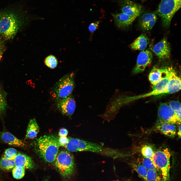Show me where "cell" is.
Instances as JSON below:
<instances>
[{"label":"cell","instance_id":"1","mask_svg":"<svg viewBox=\"0 0 181 181\" xmlns=\"http://www.w3.org/2000/svg\"><path fill=\"white\" fill-rule=\"evenodd\" d=\"M22 10L10 8L0 11V34L6 39L13 38L24 22Z\"/></svg>","mask_w":181,"mask_h":181},{"label":"cell","instance_id":"2","mask_svg":"<svg viewBox=\"0 0 181 181\" xmlns=\"http://www.w3.org/2000/svg\"><path fill=\"white\" fill-rule=\"evenodd\" d=\"M35 145L37 153L44 161L49 163L55 161L60 146L57 137L52 135L41 136Z\"/></svg>","mask_w":181,"mask_h":181},{"label":"cell","instance_id":"3","mask_svg":"<svg viewBox=\"0 0 181 181\" xmlns=\"http://www.w3.org/2000/svg\"><path fill=\"white\" fill-rule=\"evenodd\" d=\"M76 152L86 151L98 153L113 158L120 157L121 151L119 149L109 148L103 145L77 138L73 144Z\"/></svg>","mask_w":181,"mask_h":181},{"label":"cell","instance_id":"4","mask_svg":"<svg viewBox=\"0 0 181 181\" xmlns=\"http://www.w3.org/2000/svg\"><path fill=\"white\" fill-rule=\"evenodd\" d=\"M55 161L56 167L64 178H69L74 173V159L68 151L62 150L58 153Z\"/></svg>","mask_w":181,"mask_h":181},{"label":"cell","instance_id":"5","mask_svg":"<svg viewBox=\"0 0 181 181\" xmlns=\"http://www.w3.org/2000/svg\"><path fill=\"white\" fill-rule=\"evenodd\" d=\"M170 156L168 149L166 148L154 152L151 158L158 171L160 172L162 181H170Z\"/></svg>","mask_w":181,"mask_h":181},{"label":"cell","instance_id":"6","mask_svg":"<svg viewBox=\"0 0 181 181\" xmlns=\"http://www.w3.org/2000/svg\"><path fill=\"white\" fill-rule=\"evenodd\" d=\"M181 6V0H161L158 13L163 26L167 27L169 26L173 17Z\"/></svg>","mask_w":181,"mask_h":181},{"label":"cell","instance_id":"7","mask_svg":"<svg viewBox=\"0 0 181 181\" xmlns=\"http://www.w3.org/2000/svg\"><path fill=\"white\" fill-rule=\"evenodd\" d=\"M74 76L73 73L66 74L55 84L53 93L57 101L70 95L75 87Z\"/></svg>","mask_w":181,"mask_h":181},{"label":"cell","instance_id":"8","mask_svg":"<svg viewBox=\"0 0 181 181\" xmlns=\"http://www.w3.org/2000/svg\"><path fill=\"white\" fill-rule=\"evenodd\" d=\"M158 115L161 122L180 124L181 120L167 103H161L158 109Z\"/></svg>","mask_w":181,"mask_h":181},{"label":"cell","instance_id":"9","mask_svg":"<svg viewBox=\"0 0 181 181\" xmlns=\"http://www.w3.org/2000/svg\"><path fill=\"white\" fill-rule=\"evenodd\" d=\"M153 57L151 51L146 50L141 51L138 56L136 64L133 70V73L136 74L143 72L152 62Z\"/></svg>","mask_w":181,"mask_h":181},{"label":"cell","instance_id":"10","mask_svg":"<svg viewBox=\"0 0 181 181\" xmlns=\"http://www.w3.org/2000/svg\"><path fill=\"white\" fill-rule=\"evenodd\" d=\"M181 86L180 77L178 75L175 70L171 67L168 82L166 90L162 95L177 92L180 90Z\"/></svg>","mask_w":181,"mask_h":181},{"label":"cell","instance_id":"11","mask_svg":"<svg viewBox=\"0 0 181 181\" xmlns=\"http://www.w3.org/2000/svg\"><path fill=\"white\" fill-rule=\"evenodd\" d=\"M57 106L62 114L69 116L74 113L76 108L75 101L71 95L57 101Z\"/></svg>","mask_w":181,"mask_h":181},{"label":"cell","instance_id":"12","mask_svg":"<svg viewBox=\"0 0 181 181\" xmlns=\"http://www.w3.org/2000/svg\"><path fill=\"white\" fill-rule=\"evenodd\" d=\"M153 51L159 58L165 59L170 56V49L167 39L164 38L153 47Z\"/></svg>","mask_w":181,"mask_h":181},{"label":"cell","instance_id":"13","mask_svg":"<svg viewBox=\"0 0 181 181\" xmlns=\"http://www.w3.org/2000/svg\"><path fill=\"white\" fill-rule=\"evenodd\" d=\"M15 166L31 169L35 165L32 159L30 156L21 153H18L14 159Z\"/></svg>","mask_w":181,"mask_h":181},{"label":"cell","instance_id":"14","mask_svg":"<svg viewBox=\"0 0 181 181\" xmlns=\"http://www.w3.org/2000/svg\"><path fill=\"white\" fill-rule=\"evenodd\" d=\"M157 19V16L154 13L144 14L142 16L140 20V25L143 30H151L154 25Z\"/></svg>","mask_w":181,"mask_h":181},{"label":"cell","instance_id":"15","mask_svg":"<svg viewBox=\"0 0 181 181\" xmlns=\"http://www.w3.org/2000/svg\"><path fill=\"white\" fill-rule=\"evenodd\" d=\"M0 139L4 143L10 145L21 147L25 146L22 141L9 132L0 131Z\"/></svg>","mask_w":181,"mask_h":181},{"label":"cell","instance_id":"16","mask_svg":"<svg viewBox=\"0 0 181 181\" xmlns=\"http://www.w3.org/2000/svg\"><path fill=\"white\" fill-rule=\"evenodd\" d=\"M127 2L121 8L122 13L136 18L141 12V6L131 2Z\"/></svg>","mask_w":181,"mask_h":181},{"label":"cell","instance_id":"17","mask_svg":"<svg viewBox=\"0 0 181 181\" xmlns=\"http://www.w3.org/2000/svg\"><path fill=\"white\" fill-rule=\"evenodd\" d=\"M112 16L117 26L121 28L129 26L136 18L122 13L113 14Z\"/></svg>","mask_w":181,"mask_h":181},{"label":"cell","instance_id":"18","mask_svg":"<svg viewBox=\"0 0 181 181\" xmlns=\"http://www.w3.org/2000/svg\"><path fill=\"white\" fill-rule=\"evenodd\" d=\"M157 129L163 134L169 137H173L176 132L175 124L167 122H162L157 126Z\"/></svg>","mask_w":181,"mask_h":181},{"label":"cell","instance_id":"19","mask_svg":"<svg viewBox=\"0 0 181 181\" xmlns=\"http://www.w3.org/2000/svg\"><path fill=\"white\" fill-rule=\"evenodd\" d=\"M166 67L158 68L154 67L149 73V79L153 86L158 83L164 75Z\"/></svg>","mask_w":181,"mask_h":181},{"label":"cell","instance_id":"20","mask_svg":"<svg viewBox=\"0 0 181 181\" xmlns=\"http://www.w3.org/2000/svg\"><path fill=\"white\" fill-rule=\"evenodd\" d=\"M39 130V127L35 119H31L28 124L25 139L35 138L38 133Z\"/></svg>","mask_w":181,"mask_h":181},{"label":"cell","instance_id":"21","mask_svg":"<svg viewBox=\"0 0 181 181\" xmlns=\"http://www.w3.org/2000/svg\"><path fill=\"white\" fill-rule=\"evenodd\" d=\"M147 36L142 34L138 37L130 45V47L134 50H144L148 44Z\"/></svg>","mask_w":181,"mask_h":181},{"label":"cell","instance_id":"22","mask_svg":"<svg viewBox=\"0 0 181 181\" xmlns=\"http://www.w3.org/2000/svg\"><path fill=\"white\" fill-rule=\"evenodd\" d=\"M6 97V92L0 85V116L4 115L8 108Z\"/></svg>","mask_w":181,"mask_h":181},{"label":"cell","instance_id":"23","mask_svg":"<svg viewBox=\"0 0 181 181\" xmlns=\"http://www.w3.org/2000/svg\"><path fill=\"white\" fill-rule=\"evenodd\" d=\"M15 166L14 160H10L2 157L0 160V168L4 170H9Z\"/></svg>","mask_w":181,"mask_h":181},{"label":"cell","instance_id":"24","mask_svg":"<svg viewBox=\"0 0 181 181\" xmlns=\"http://www.w3.org/2000/svg\"><path fill=\"white\" fill-rule=\"evenodd\" d=\"M133 168L146 181L148 170L142 165L137 162L131 164Z\"/></svg>","mask_w":181,"mask_h":181},{"label":"cell","instance_id":"25","mask_svg":"<svg viewBox=\"0 0 181 181\" xmlns=\"http://www.w3.org/2000/svg\"><path fill=\"white\" fill-rule=\"evenodd\" d=\"M44 63L49 68L54 69L57 66L58 61L55 56L53 55H50L45 58L44 60Z\"/></svg>","mask_w":181,"mask_h":181},{"label":"cell","instance_id":"26","mask_svg":"<svg viewBox=\"0 0 181 181\" xmlns=\"http://www.w3.org/2000/svg\"><path fill=\"white\" fill-rule=\"evenodd\" d=\"M138 162L142 165L148 170H153L158 171L150 158L144 157L139 159Z\"/></svg>","mask_w":181,"mask_h":181},{"label":"cell","instance_id":"27","mask_svg":"<svg viewBox=\"0 0 181 181\" xmlns=\"http://www.w3.org/2000/svg\"><path fill=\"white\" fill-rule=\"evenodd\" d=\"M157 172L155 170H148L146 181H162Z\"/></svg>","mask_w":181,"mask_h":181},{"label":"cell","instance_id":"28","mask_svg":"<svg viewBox=\"0 0 181 181\" xmlns=\"http://www.w3.org/2000/svg\"><path fill=\"white\" fill-rule=\"evenodd\" d=\"M181 120V104L178 101H171L167 103Z\"/></svg>","mask_w":181,"mask_h":181},{"label":"cell","instance_id":"29","mask_svg":"<svg viewBox=\"0 0 181 181\" xmlns=\"http://www.w3.org/2000/svg\"><path fill=\"white\" fill-rule=\"evenodd\" d=\"M12 173L13 176L15 178L21 179L25 174V169L23 168L15 166L13 169Z\"/></svg>","mask_w":181,"mask_h":181},{"label":"cell","instance_id":"30","mask_svg":"<svg viewBox=\"0 0 181 181\" xmlns=\"http://www.w3.org/2000/svg\"><path fill=\"white\" fill-rule=\"evenodd\" d=\"M141 152L142 155L144 157L151 158L152 157L154 152L151 146L146 145L142 148Z\"/></svg>","mask_w":181,"mask_h":181},{"label":"cell","instance_id":"31","mask_svg":"<svg viewBox=\"0 0 181 181\" xmlns=\"http://www.w3.org/2000/svg\"><path fill=\"white\" fill-rule=\"evenodd\" d=\"M17 153L16 150L13 148H10L5 151L3 157L8 159L14 160Z\"/></svg>","mask_w":181,"mask_h":181},{"label":"cell","instance_id":"32","mask_svg":"<svg viewBox=\"0 0 181 181\" xmlns=\"http://www.w3.org/2000/svg\"><path fill=\"white\" fill-rule=\"evenodd\" d=\"M99 22V21L91 23L89 26L88 29L90 32L93 33L98 28Z\"/></svg>","mask_w":181,"mask_h":181},{"label":"cell","instance_id":"33","mask_svg":"<svg viewBox=\"0 0 181 181\" xmlns=\"http://www.w3.org/2000/svg\"><path fill=\"white\" fill-rule=\"evenodd\" d=\"M58 140L60 146L65 147L68 143L69 138L66 137H60Z\"/></svg>","mask_w":181,"mask_h":181},{"label":"cell","instance_id":"34","mask_svg":"<svg viewBox=\"0 0 181 181\" xmlns=\"http://www.w3.org/2000/svg\"><path fill=\"white\" fill-rule=\"evenodd\" d=\"M68 132L65 128H62L59 130V135L60 137H66L68 134Z\"/></svg>","mask_w":181,"mask_h":181},{"label":"cell","instance_id":"35","mask_svg":"<svg viewBox=\"0 0 181 181\" xmlns=\"http://www.w3.org/2000/svg\"><path fill=\"white\" fill-rule=\"evenodd\" d=\"M6 49L4 44L0 42V61L3 57Z\"/></svg>","mask_w":181,"mask_h":181},{"label":"cell","instance_id":"36","mask_svg":"<svg viewBox=\"0 0 181 181\" xmlns=\"http://www.w3.org/2000/svg\"><path fill=\"white\" fill-rule=\"evenodd\" d=\"M178 137L179 138H180L181 137V125L180 124H179V125L178 128V131L177 133Z\"/></svg>","mask_w":181,"mask_h":181},{"label":"cell","instance_id":"37","mask_svg":"<svg viewBox=\"0 0 181 181\" xmlns=\"http://www.w3.org/2000/svg\"><path fill=\"white\" fill-rule=\"evenodd\" d=\"M48 179L46 178L44 179L43 181H48Z\"/></svg>","mask_w":181,"mask_h":181},{"label":"cell","instance_id":"38","mask_svg":"<svg viewBox=\"0 0 181 181\" xmlns=\"http://www.w3.org/2000/svg\"><path fill=\"white\" fill-rule=\"evenodd\" d=\"M118 181V180H116V181Z\"/></svg>","mask_w":181,"mask_h":181}]
</instances>
